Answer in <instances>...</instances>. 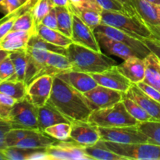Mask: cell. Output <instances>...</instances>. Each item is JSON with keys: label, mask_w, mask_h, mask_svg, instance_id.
Returning a JSON list of instances; mask_svg holds the SVG:
<instances>
[{"label": "cell", "mask_w": 160, "mask_h": 160, "mask_svg": "<svg viewBox=\"0 0 160 160\" xmlns=\"http://www.w3.org/2000/svg\"><path fill=\"white\" fill-rule=\"evenodd\" d=\"M48 102L71 122L88 121L92 112L84 101L82 93L58 77H54L52 91Z\"/></svg>", "instance_id": "obj_1"}, {"label": "cell", "mask_w": 160, "mask_h": 160, "mask_svg": "<svg viewBox=\"0 0 160 160\" xmlns=\"http://www.w3.org/2000/svg\"><path fill=\"white\" fill-rule=\"evenodd\" d=\"M67 57L72 66V70L88 73H101L118 65L113 59L79 44L72 42L67 48Z\"/></svg>", "instance_id": "obj_2"}, {"label": "cell", "mask_w": 160, "mask_h": 160, "mask_svg": "<svg viewBox=\"0 0 160 160\" xmlns=\"http://www.w3.org/2000/svg\"><path fill=\"white\" fill-rule=\"evenodd\" d=\"M88 121L102 128L137 126L139 123L127 110L123 102L92 111Z\"/></svg>", "instance_id": "obj_3"}, {"label": "cell", "mask_w": 160, "mask_h": 160, "mask_svg": "<svg viewBox=\"0 0 160 160\" xmlns=\"http://www.w3.org/2000/svg\"><path fill=\"white\" fill-rule=\"evenodd\" d=\"M102 23L114 27L136 38H150L151 31L138 15L131 16L114 11H102Z\"/></svg>", "instance_id": "obj_4"}, {"label": "cell", "mask_w": 160, "mask_h": 160, "mask_svg": "<svg viewBox=\"0 0 160 160\" xmlns=\"http://www.w3.org/2000/svg\"><path fill=\"white\" fill-rule=\"evenodd\" d=\"M106 146L125 159L160 160V145L151 143L120 144L105 142Z\"/></svg>", "instance_id": "obj_5"}, {"label": "cell", "mask_w": 160, "mask_h": 160, "mask_svg": "<svg viewBox=\"0 0 160 160\" xmlns=\"http://www.w3.org/2000/svg\"><path fill=\"white\" fill-rule=\"evenodd\" d=\"M8 120L12 129L38 131V107L25 97L11 107Z\"/></svg>", "instance_id": "obj_6"}, {"label": "cell", "mask_w": 160, "mask_h": 160, "mask_svg": "<svg viewBox=\"0 0 160 160\" xmlns=\"http://www.w3.org/2000/svg\"><path fill=\"white\" fill-rule=\"evenodd\" d=\"M84 145L68 138L67 140H56L52 145L45 148L48 160H92L87 156Z\"/></svg>", "instance_id": "obj_7"}, {"label": "cell", "mask_w": 160, "mask_h": 160, "mask_svg": "<svg viewBox=\"0 0 160 160\" xmlns=\"http://www.w3.org/2000/svg\"><path fill=\"white\" fill-rule=\"evenodd\" d=\"M100 138L105 142L120 144L147 143L148 137L137 126L102 128L98 127Z\"/></svg>", "instance_id": "obj_8"}, {"label": "cell", "mask_w": 160, "mask_h": 160, "mask_svg": "<svg viewBox=\"0 0 160 160\" xmlns=\"http://www.w3.org/2000/svg\"><path fill=\"white\" fill-rule=\"evenodd\" d=\"M82 95L88 107L94 111L121 102L124 98L125 93L98 84L92 90L82 93Z\"/></svg>", "instance_id": "obj_9"}, {"label": "cell", "mask_w": 160, "mask_h": 160, "mask_svg": "<svg viewBox=\"0 0 160 160\" xmlns=\"http://www.w3.org/2000/svg\"><path fill=\"white\" fill-rule=\"evenodd\" d=\"M94 31L102 33L110 38L125 44L128 47L132 48L142 59H145L148 55L151 53L149 48L145 45V44L142 41L114 27L101 23L94 30Z\"/></svg>", "instance_id": "obj_10"}, {"label": "cell", "mask_w": 160, "mask_h": 160, "mask_svg": "<svg viewBox=\"0 0 160 160\" xmlns=\"http://www.w3.org/2000/svg\"><path fill=\"white\" fill-rule=\"evenodd\" d=\"M54 77L44 75L30 84L27 90L26 97L32 104L41 107L49 100L52 91Z\"/></svg>", "instance_id": "obj_11"}, {"label": "cell", "mask_w": 160, "mask_h": 160, "mask_svg": "<svg viewBox=\"0 0 160 160\" xmlns=\"http://www.w3.org/2000/svg\"><path fill=\"white\" fill-rule=\"evenodd\" d=\"M70 138L84 146L95 145L101 139L98 127L96 124L81 120H73L71 122Z\"/></svg>", "instance_id": "obj_12"}, {"label": "cell", "mask_w": 160, "mask_h": 160, "mask_svg": "<svg viewBox=\"0 0 160 160\" xmlns=\"http://www.w3.org/2000/svg\"><path fill=\"white\" fill-rule=\"evenodd\" d=\"M72 15H73V28H72L71 39L73 42L92 48L95 51L102 52L95 37L94 30L86 24L76 13L72 12Z\"/></svg>", "instance_id": "obj_13"}, {"label": "cell", "mask_w": 160, "mask_h": 160, "mask_svg": "<svg viewBox=\"0 0 160 160\" xmlns=\"http://www.w3.org/2000/svg\"><path fill=\"white\" fill-rule=\"evenodd\" d=\"M92 78L95 80L97 84L113 90L126 93L130 88L132 83L123 76L117 66L110 67L101 73H90Z\"/></svg>", "instance_id": "obj_14"}, {"label": "cell", "mask_w": 160, "mask_h": 160, "mask_svg": "<svg viewBox=\"0 0 160 160\" xmlns=\"http://www.w3.org/2000/svg\"><path fill=\"white\" fill-rule=\"evenodd\" d=\"M26 52L28 57V67L24 82L28 87L30 84L35 80L39 72L45 66L50 52L28 46L26 48Z\"/></svg>", "instance_id": "obj_15"}, {"label": "cell", "mask_w": 160, "mask_h": 160, "mask_svg": "<svg viewBox=\"0 0 160 160\" xmlns=\"http://www.w3.org/2000/svg\"><path fill=\"white\" fill-rule=\"evenodd\" d=\"M94 32L98 41V45L101 48V51L103 50L107 56L109 55V56H117L123 60L128 58L133 57V56L140 57L132 48L128 47L125 44L110 38L102 33L97 32V31H94Z\"/></svg>", "instance_id": "obj_16"}, {"label": "cell", "mask_w": 160, "mask_h": 160, "mask_svg": "<svg viewBox=\"0 0 160 160\" xmlns=\"http://www.w3.org/2000/svg\"><path fill=\"white\" fill-rule=\"evenodd\" d=\"M125 96L134 100L142 106L154 120L160 121V102L147 95L137 84H132Z\"/></svg>", "instance_id": "obj_17"}, {"label": "cell", "mask_w": 160, "mask_h": 160, "mask_svg": "<svg viewBox=\"0 0 160 160\" xmlns=\"http://www.w3.org/2000/svg\"><path fill=\"white\" fill-rule=\"evenodd\" d=\"M119 71L126 77L132 84L143 81L145 75V59L138 56L128 58L117 66Z\"/></svg>", "instance_id": "obj_18"}, {"label": "cell", "mask_w": 160, "mask_h": 160, "mask_svg": "<svg viewBox=\"0 0 160 160\" xmlns=\"http://www.w3.org/2000/svg\"><path fill=\"white\" fill-rule=\"evenodd\" d=\"M56 77L74 88L81 93L88 92L98 85L95 80L92 78L90 73H84V72L70 70V71L60 73Z\"/></svg>", "instance_id": "obj_19"}, {"label": "cell", "mask_w": 160, "mask_h": 160, "mask_svg": "<svg viewBox=\"0 0 160 160\" xmlns=\"http://www.w3.org/2000/svg\"><path fill=\"white\" fill-rule=\"evenodd\" d=\"M60 123H71V121L64 117L49 102L43 106L38 107V131L45 132L47 128Z\"/></svg>", "instance_id": "obj_20"}, {"label": "cell", "mask_w": 160, "mask_h": 160, "mask_svg": "<svg viewBox=\"0 0 160 160\" xmlns=\"http://www.w3.org/2000/svg\"><path fill=\"white\" fill-rule=\"evenodd\" d=\"M70 70H72V66L67 56L50 52L45 66L39 72L35 80L44 75L56 77Z\"/></svg>", "instance_id": "obj_21"}, {"label": "cell", "mask_w": 160, "mask_h": 160, "mask_svg": "<svg viewBox=\"0 0 160 160\" xmlns=\"http://www.w3.org/2000/svg\"><path fill=\"white\" fill-rule=\"evenodd\" d=\"M135 13L146 24L160 25L157 5L147 0H129Z\"/></svg>", "instance_id": "obj_22"}, {"label": "cell", "mask_w": 160, "mask_h": 160, "mask_svg": "<svg viewBox=\"0 0 160 160\" xmlns=\"http://www.w3.org/2000/svg\"><path fill=\"white\" fill-rule=\"evenodd\" d=\"M46 148H30L20 147H7L4 149L7 160H40L47 159Z\"/></svg>", "instance_id": "obj_23"}, {"label": "cell", "mask_w": 160, "mask_h": 160, "mask_svg": "<svg viewBox=\"0 0 160 160\" xmlns=\"http://www.w3.org/2000/svg\"><path fill=\"white\" fill-rule=\"evenodd\" d=\"M32 33L28 31H10L0 42V48L9 52L26 49Z\"/></svg>", "instance_id": "obj_24"}, {"label": "cell", "mask_w": 160, "mask_h": 160, "mask_svg": "<svg viewBox=\"0 0 160 160\" xmlns=\"http://www.w3.org/2000/svg\"><path fill=\"white\" fill-rule=\"evenodd\" d=\"M56 141V139L53 138L45 132L40 131H31L15 146L30 148H47L49 145H52Z\"/></svg>", "instance_id": "obj_25"}, {"label": "cell", "mask_w": 160, "mask_h": 160, "mask_svg": "<svg viewBox=\"0 0 160 160\" xmlns=\"http://www.w3.org/2000/svg\"><path fill=\"white\" fill-rule=\"evenodd\" d=\"M145 75L143 82L160 92V59L151 52L145 58Z\"/></svg>", "instance_id": "obj_26"}, {"label": "cell", "mask_w": 160, "mask_h": 160, "mask_svg": "<svg viewBox=\"0 0 160 160\" xmlns=\"http://www.w3.org/2000/svg\"><path fill=\"white\" fill-rule=\"evenodd\" d=\"M37 1L38 0H29L26 3L22 5L20 8L16 9L15 11L9 14H6L2 18L0 19V42L8 33L10 32L16 20L23 12L32 8L37 2Z\"/></svg>", "instance_id": "obj_27"}, {"label": "cell", "mask_w": 160, "mask_h": 160, "mask_svg": "<svg viewBox=\"0 0 160 160\" xmlns=\"http://www.w3.org/2000/svg\"><path fill=\"white\" fill-rule=\"evenodd\" d=\"M86 155L92 159L96 160H124V158L109 150L106 146L104 141L100 139L96 144L90 146H84Z\"/></svg>", "instance_id": "obj_28"}, {"label": "cell", "mask_w": 160, "mask_h": 160, "mask_svg": "<svg viewBox=\"0 0 160 160\" xmlns=\"http://www.w3.org/2000/svg\"><path fill=\"white\" fill-rule=\"evenodd\" d=\"M36 33L50 43L64 47V48H67L73 42L70 38L67 37L59 31L47 28L42 23H40L37 27Z\"/></svg>", "instance_id": "obj_29"}, {"label": "cell", "mask_w": 160, "mask_h": 160, "mask_svg": "<svg viewBox=\"0 0 160 160\" xmlns=\"http://www.w3.org/2000/svg\"><path fill=\"white\" fill-rule=\"evenodd\" d=\"M72 12L76 13L92 30L102 23V11L88 7H78L69 4Z\"/></svg>", "instance_id": "obj_30"}, {"label": "cell", "mask_w": 160, "mask_h": 160, "mask_svg": "<svg viewBox=\"0 0 160 160\" xmlns=\"http://www.w3.org/2000/svg\"><path fill=\"white\" fill-rule=\"evenodd\" d=\"M57 16V30L71 38L73 28V15L70 6H55Z\"/></svg>", "instance_id": "obj_31"}, {"label": "cell", "mask_w": 160, "mask_h": 160, "mask_svg": "<svg viewBox=\"0 0 160 160\" xmlns=\"http://www.w3.org/2000/svg\"><path fill=\"white\" fill-rule=\"evenodd\" d=\"M28 86L24 81H6L0 83V92L12 97L17 101L23 99L27 95Z\"/></svg>", "instance_id": "obj_32"}, {"label": "cell", "mask_w": 160, "mask_h": 160, "mask_svg": "<svg viewBox=\"0 0 160 160\" xmlns=\"http://www.w3.org/2000/svg\"><path fill=\"white\" fill-rule=\"evenodd\" d=\"M9 57L12 59L14 68H15L14 81H24L27 67H28V57H27L26 49L10 52Z\"/></svg>", "instance_id": "obj_33"}, {"label": "cell", "mask_w": 160, "mask_h": 160, "mask_svg": "<svg viewBox=\"0 0 160 160\" xmlns=\"http://www.w3.org/2000/svg\"><path fill=\"white\" fill-rule=\"evenodd\" d=\"M137 127L139 131L148 137V143L160 145V121L150 120L141 122Z\"/></svg>", "instance_id": "obj_34"}, {"label": "cell", "mask_w": 160, "mask_h": 160, "mask_svg": "<svg viewBox=\"0 0 160 160\" xmlns=\"http://www.w3.org/2000/svg\"><path fill=\"white\" fill-rule=\"evenodd\" d=\"M28 46L32 47V48H40V49L46 50V51L51 52H55L58 53V54L67 56V48L50 43L48 41L42 38L37 33H34V34H33L31 36L29 41H28Z\"/></svg>", "instance_id": "obj_35"}, {"label": "cell", "mask_w": 160, "mask_h": 160, "mask_svg": "<svg viewBox=\"0 0 160 160\" xmlns=\"http://www.w3.org/2000/svg\"><path fill=\"white\" fill-rule=\"evenodd\" d=\"M34 7V6H33ZM32 8L25 11L16 20L11 31H28L32 34L36 33V27L34 23V15H33Z\"/></svg>", "instance_id": "obj_36"}, {"label": "cell", "mask_w": 160, "mask_h": 160, "mask_svg": "<svg viewBox=\"0 0 160 160\" xmlns=\"http://www.w3.org/2000/svg\"><path fill=\"white\" fill-rule=\"evenodd\" d=\"M122 102L124 104L128 112L134 117V119L138 120L139 123L141 122L150 121V120H154L152 117L143 109L141 106H139L137 102L128 97L124 96Z\"/></svg>", "instance_id": "obj_37"}, {"label": "cell", "mask_w": 160, "mask_h": 160, "mask_svg": "<svg viewBox=\"0 0 160 160\" xmlns=\"http://www.w3.org/2000/svg\"><path fill=\"white\" fill-rule=\"evenodd\" d=\"M71 131V123H60L52 125L45 130V132L59 141L67 140L70 138Z\"/></svg>", "instance_id": "obj_38"}, {"label": "cell", "mask_w": 160, "mask_h": 160, "mask_svg": "<svg viewBox=\"0 0 160 160\" xmlns=\"http://www.w3.org/2000/svg\"><path fill=\"white\" fill-rule=\"evenodd\" d=\"M54 7L50 0H38L32 9L36 28L40 24L44 17Z\"/></svg>", "instance_id": "obj_39"}, {"label": "cell", "mask_w": 160, "mask_h": 160, "mask_svg": "<svg viewBox=\"0 0 160 160\" xmlns=\"http://www.w3.org/2000/svg\"><path fill=\"white\" fill-rule=\"evenodd\" d=\"M14 78L15 68L9 55L0 63V83L6 81H14Z\"/></svg>", "instance_id": "obj_40"}, {"label": "cell", "mask_w": 160, "mask_h": 160, "mask_svg": "<svg viewBox=\"0 0 160 160\" xmlns=\"http://www.w3.org/2000/svg\"><path fill=\"white\" fill-rule=\"evenodd\" d=\"M32 130L11 129L6 136V143L7 147L15 146L19 142L24 138Z\"/></svg>", "instance_id": "obj_41"}, {"label": "cell", "mask_w": 160, "mask_h": 160, "mask_svg": "<svg viewBox=\"0 0 160 160\" xmlns=\"http://www.w3.org/2000/svg\"><path fill=\"white\" fill-rule=\"evenodd\" d=\"M95 2L102 10L114 11L130 15L125 6L119 0H95Z\"/></svg>", "instance_id": "obj_42"}, {"label": "cell", "mask_w": 160, "mask_h": 160, "mask_svg": "<svg viewBox=\"0 0 160 160\" xmlns=\"http://www.w3.org/2000/svg\"><path fill=\"white\" fill-rule=\"evenodd\" d=\"M21 6L20 0H2L0 3V12L6 15L12 12Z\"/></svg>", "instance_id": "obj_43"}, {"label": "cell", "mask_w": 160, "mask_h": 160, "mask_svg": "<svg viewBox=\"0 0 160 160\" xmlns=\"http://www.w3.org/2000/svg\"><path fill=\"white\" fill-rule=\"evenodd\" d=\"M12 129L9 120H0V149L4 150L7 148L6 143V136L8 131Z\"/></svg>", "instance_id": "obj_44"}, {"label": "cell", "mask_w": 160, "mask_h": 160, "mask_svg": "<svg viewBox=\"0 0 160 160\" xmlns=\"http://www.w3.org/2000/svg\"><path fill=\"white\" fill-rule=\"evenodd\" d=\"M136 38H138L139 40L142 41L145 44V45L149 48L151 52L154 53L160 59V42L155 40V39L150 38H143L138 35Z\"/></svg>", "instance_id": "obj_45"}, {"label": "cell", "mask_w": 160, "mask_h": 160, "mask_svg": "<svg viewBox=\"0 0 160 160\" xmlns=\"http://www.w3.org/2000/svg\"><path fill=\"white\" fill-rule=\"evenodd\" d=\"M42 24L47 28H52V29L57 30L58 28V23H57V16H56L55 7L50 10V12L45 16L43 18V20L41 22Z\"/></svg>", "instance_id": "obj_46"}, {"label": "cell", "mask_w": 160, "mask_h": 160, "mask_svg": "<svg viewBox=\"0 0 160 160\" xmlns=\"http://www.w3.org/2000/svg\"><path fill=\"white\" fill-rule=\"evenodd\" d=\"M137 84L147 95H148L152 98H153V99L156 100V101L160 102V92L159 90L155 88L152 86L143 82V81H141V82L138 83Z\"/></svg>", "instance_id": "obj_47"}, {"label": "cell", "mask_w": 160, "mask_h": 160, "mask_svg": "<svg viewBox=\"0 0 160 160\" xmlns=\"http://www.w3.org/2000/svg\"><path fill=\"white\" fill-rule=\"evenodd\" d=\"M69 2H70V4L78 6V7L92 8V9L102 11L101 7L97 4L95 0H69Z\"/></svg>", "instance_id": "obj_48"}, {"label": "cell", "mask_w": 160, "mask_h": 160, "mask_svg": "<svg viewBox=\"0 0 160 160\" xmlns=\"http://www.w3.org/2000/svg\"><path fill=\"white\" fill-rule=\"evenodd\" d=\"M17 102V100L12 97L2 93V92H0V105H2V106L12 107Z\"/></svg>", "instance_id": "obj_49"}, {"label": "cell", "mask_w": 160, "mask_h": 160, "mask_svg": "<svg viewBox=\"0 0 160 160\" xmlns=\"http://www.w3.org/2000/svg\"><path fill=\"white\" fill-rule=\"evenodd\" d=\"M148 28L151 31V36L150 38L155 39L160 42V25H150L147 24Z\"/></svg>", "instance_id": "obj_50"}, {"label": "cell", "mask_w": 160, "mask_h": 160, "mask_svg": "<svg viewBox=\"0 0 160 160\" xmlns=\"http://www.w3.org/2000/svg\"><path fill=\"white\" fill-rule=\"evenodd\" d=\"M10 109L11 107H8V106L0 105V118L2 119V120H8L9 112H10Z\"/></svg>", "instance_id": "obj_51"}, {"label": "cell", "mask_w": 160, "mask_h": 160, "mask_svg": "<svg viewBox=\"0 0 160 160\" xmlns=\"http://www.w3.org/2000/svg\"><path fill=\"white\" fill-rule=\"evenodd\" d=\"M119 1H120V2H121L122 4L125 6V8H126V9L128 10V13H129L130 15H131V16L137 15V14L135 13V11L134 10L133 7L131 6L129 0H119Z\"/></svg>", "instance_id": "obj_52"}, {"label": "cell", "mask_w": 160, "mask_h": 160, "mask_svg": "<svg viewBox=\"0 0 160 160\" xmlns=\"http://www.w3.org/2000/svg\"><path fill=\"white\" fill-rule=\"evenodd\" d=\"M54 6H67L70 4L69 0H50Z\"/></svg>", "instance_id": "obj_53"}, {"label": "cell", "mask_w": 160, "mask_h": 160, "mask_svg": "<svg viewBox=\"0 0 160 160\" xmlns=\"http://www.w3.org/2000/svg\"><path fill=\"white\" fill-rule=\"evenodd\" d=\"M9 52H10L6 51V50L4 49H1V48H0V63H1V62H2L7 56H9Z\"/></svg>", "instance_id": "obj_54"}, {"label": "cell", "mask_w": 160, "mask_h": 160, "mask_svg": "<svg viewBox=\"0 0 160 160\" xmlns=\"http://www.w3.org/2000/svg\"><path fill=\"white\" fill-rule=\"evenodd\" d=\"M0 160H7V158L4 153V150L0 149Z\"/></svg>", "instance_id": "obj_55"}, {"label": "cell", "mask_w": 160, "mask_h": 160, "mask_svg": "<svg viewBox=\"0 0 160 160\" xmlns=\"http://www.w3.org/2000/svg\"><path fill=\"white\" fill-rule=\"evenodd\" d=\"M147 1L150 2L155 5H157V6H160V0H147Z\"/></svg>", "instance_id": "obj_56"}, {"label": "cell", "mask_w": 160, "mask_h": 160, "mask_svg": "<svg viewBox=\"0 0 160 160\" xmlns=\"http://www.w3.org/2000/svg\"><path fill=\"white\" fill-rule=\"evenodd\" d=\"M157 7H158V13H159V17L160 20V6H157Z\"/></svg>", "instance_id": "obj_57"}, {"label": "cell", "mask_w": 160, "mask_h": 160, "mask_svg": "<svg viewBox=\"0 0 160 160\" xmlns=\"http://www.w3.org/2000/svg\"><path fill=\"white\" fill-rule=\"evenodd\" d=\"M20 1H21L22 5H23V4H24V3H26L28 1H29V0H20Z\"/></svg>", "instance_id": "obj_58"}, {"label": "cell", "mask_w": 160, "mask_h": 160, "mask_svg": "<svg viewBox=\"0 0 160 160\" xmlns=\"http://www.w3.org/2000/svg\"><path fill=\"white\" fill-rule=\"evenodd\" d=\"M2 0H0V3H1V2H2Z\"/></svg>", "instance_id": "obj_59"}, {"label": "cell", "mask_w": 160, "mask_h": 160, "mask_svg": "<svg viewBox=\"0 0 160 160\" xmlns=\"http://www.w3.org/2000/svg\"><path fill=\"white\" fill-rule=\"evenodd\" d=\"M0 120H2V119H1V118H0Z\"/></svg>", "instance_id": "obj_60"}]
</instances>
